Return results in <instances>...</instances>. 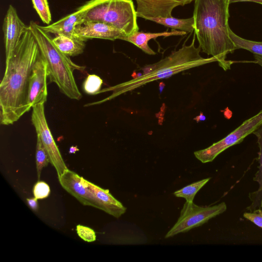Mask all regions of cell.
Returning a JSON list of instances; mask_svg holds the SVG:
<instances>
[{"label": "cell", "instance_id": "5bb4252c", "mask_svg": "<svg viewBox=\"0 0 262 262\" xmlns=\"http://www.w3.org/2000/svg\"><path fill=\"white\" fill-rule=\"evenodd\" d=\"M75 35L85 40L99 38L115 40L121 39L126 35L118 28L107 24L99 21H85L77 26Z\"/></svg>", "mask_w": 262, "mask_h": 262}, {"label": "cell", "instance_id": "4fadbf2b", "mask_svg": "<svg viewBox=\"0 0 262 262\" xmlns=\"http://www.w3.org/2000/svg\"><path fill=\"white\" fill-rule=\"evenodd\" d=\"M96 1H89L78 7L77 10L57 21L41 28L49 33L62 34L70 37H78L75 33L76 28L84 22V17L88 10L96 3Z\"/></svg>", "mask_w": 262, "mask_h": 262}, {"label": "cell", "instance_id": "f546056e", "mask_svg": "<svg viewBox=\"0 0 262 262\" xmlns=\"http://www.w3.org/2000/svg\"><path fill=\"white\" fill-rule=\"evenodd\" d=\"M205 116H204L202 114H201V115L199 116H197L195 119L197 121H199L200 120H204L205 119Z\"/></svg>", "mask_w": 262, "mask_h": 262}, {"label": "cell", "instance_id": "d6986e66", "mask_svg": "<svg viewBox=\"0 0 262 262\" xmlns=\"http://www.w3.org/2000/svg\"><path fill=\"white\" fill-rule=\"evenodd\" d=\"M229 35L236 49H243L262 57V41L244 39L235 34L231 29Z\"/></svg>", "mask_w": 262, "mask_h": 262}, {"label": "cell", "instance_id": "3957f363", "mask_svg": "<svg viewBox=\"0 0 262 262\" xmlns=\"http://www.w3.org/2000/svg\"><path fill=\"white\" fill-rule=\"evenodd\" d=\"M195 37L194 33L190 45L187 46L184 44L178 50L172 51L169 55L159 61L142 68L143 74L129 81L101 90L99 94L110 91L112 92V93L103 100L92 102L90 105L89 104V105L100 104L148 82L170 77L185 70L210 62H217V59L214 57L205 58L200 55L201 48L199 46L195 47L194 46Z\"/></svg>", "mask_w": 262, "mask_h": 262}, {"label": "cell", "instance_id": "30bf717a", "mask_svg": "<svg viewBox=\"0 0 262 262\" xmlns=\"http://www.w3.org/2000/svg\"><path fill=\"white\" fill-rule=\"evenodd\" d=\"M58 179L62 188L82 204L104 211L103 206L85 184L83 177L68 169Z\"/></svg>", "mask_w": 262, "mask_h": 262}, {"label": "cell", "instance_id": "1f68e13d", "mask_svg": "<svg viewBox=\"0 0 262 262\" xmlns=\"http://www.w3.org/2000/svg\"><path fill=\"white\" fill-rule=\"evenodd\" d=\"M91 1H96V0H91Z\"/></svg>", "mask_w": 262, "mask_h": 262}, {"label": "cell", "instance_id": "484cf974", "mask_svg": "<svg viewBox=\"0 0 262 262\" xmlns=\"http://www.w3.org/2000/svg\"><path fill=\"white\" fill-rule=\"evenodd\" d=\"M243 216L245 219L262 228V202L258 209L250 212H246Z\"/></svg>", "mask_w": 262, "mask_h": 262}, {"label": "cell", "instance_id": "e0dca14e", "mask_svg": "<svg viewBox=\"0 0 262 262\" xmlns=\"http://www.w3.org/2000/svg\"><path fill=\"white\" fill-rule=\"evenodd\" d=\"M86 40L80 37H70L58 34L53 38V41L58 49L68 56H75L82 54L85 47Z\"/></svg>", "mask_w": 262, "mask_h": 262}, {"label": "cell", "instance_id": "ac0fdd59", "mask_svg": "<svg viewBox=\"0 0 262 262\" xmlns=\"http://www.w3.org/2000/svg\"><path fill=\"white\" fill-rule=\"evenodd\" d=\"M149 20L171 28L173 30L182 31L186 33L192 32L194 30L193 16L185 19L176 18L172 17L154 18Z\"/></svg>", "mask_w": 262, "mask_h": 262}, {"label": "cell", "instance_id": "ba28073f", "mask_svg": "<svg viewBox=\"0 0 262 262\" xmlns=\"http://www.w3.org/2000/svg\"><path fill=\"white\" fill-rule=\"evenodd\" d=\"M45 103L34 106L31 116L32 123L48 154L49 162L56 170L58 177L67 168L48 126L45 114Z\"/></svg>", "mask_w": 262, "mask_h": 262}, {"label": "cell", "instance_id": "8992f818", "mask_svg": "<svg viewBox=\"0 0 262 262\" xmlns=\"http://www.w3.org/2000/svg\"><path fill=\"white\" fill-rule=\"evenodd\" d=\"M227 209L225 202L207 207L199 206L193 202H186L177 222L166 233V238L200 226Z\"/></svg>", "mask_w": 262, "mask_h": 262}, {"label": "cell", "instance_id": "7a4b0ae2", "mask_svg": "<svg viewBox=\"0 0 262 262\" xmlns=\"http://www.w3.org/2000/svg\"><path fill=\"white\" fill-rule=\"evenodd\" d=\"M229 0H194V34L201 50L216 58L224 70L232 61L226 60L236 48L229 35Z\"/></svg>", "mask_w": 262, "mask_h": 262}, {"label": "cell", "instance_id": "52a82bcc", "mask_svg": "<svg viewBox=\"0 0 262 262\" xmlns=\"http://www.w3.org/2000/svg\"><path fill=\"white\" fill-rule=\"evenodd\" d=\"M262 124V110L243 123L224 138L204 149L196 151V158L203 163L212 161L219 154L229 147L242 142Z\"/></svg>", "mask_w": 262, "mask_h": 262}, {"label": "cell", "instance_id": "f1b7e54d", "mask_svg": "<svg viewBox=\"0 0 262 262\" xmlns=\"http://www.w3.org/2000/svg\"><path fill=\"white\" fill-rule=\"evenodd\" d=\"M254 57L255 59L254 62L259 64L262 68V57L254 54Z\"/></svg>", "mask_w": 262, "mask_h": 262}, {"label": "cell", "instance_id": "603a6c76", "mask_svg": "<svg viewBox=\"0 0 262 262\" xmlns=\"http://www.w3.org/2000/svg\"><path fill=\"white\" fill-rule=\"evenodd\" d=\"M32 2L42 22L49 25L51 21V14L48 0H32Z\"/></svg>", "mask_w": 262, "mask_h": 262}, {"label": "cell", "instance_id": "cb8c5ba5", "mask_svg": "<svg viewBox=\"0 0 262 262\" xmlns=\"http://www.w3.org/2000/svg\"><path fill=\"white\" fill-rule=\"evenodd\" d=\"M33 192L34 198L37 199H42L49 196L50 193V188L46 182L38 181L34 185Z\"/></svg>", "mask_w": 262, "mask_h": 262}, {"label": "cell", "instance_id": "44dd1931", "mask_svg": "<svg viewBox=\"0 0 262 262\" xmlns=\"http://www.w3.org/2000/svg\"><path fill=\"white\" fill-rule=\"evenodd\" d=\"M35 156L37 176L39 181L42 168L47 166L50 162L47 151L43 145L41 139L37 136Z\"/></svg>", "mask_w": 262, "mask_h": 262}, {"label": "cell", "instance_id": "7c38bea8", "mask_svg": "<svg viewBox=\"0 0 262 262\" xmlns=\"http://www.w3.org/2000/svg\"><path fill=\"white\" fill-rule=\"evenodd\" d=\"M28 28V26L19 18L15 8L10 5L4 19L2 28L6 61L10 58L13 51Z\"/></svg>", "mask_w": 262, "mask_h": 262}, {"label": "cell", "instance_id": "6da1fadb", "mask_svg": "<svg viewBox=\"0 0 262 262\" xmlns=\"http://www.w3.org/2000/svg\"><path fill=\"white\" fill-rule=\"evenodd\" d=\"M40 54L37 42L29 26L16 46L0 83V120L3 125L14 123L30 110L27 94L32 68Z\"/></svg>", "mask_w": 262, "mask_h": 262}, {"label": "cell", "instance_id": "4316f807", "mask_svg": "<svg viewBox=\"0 0 262 262\" xmlns=\"http://www.w3.org/2000/svg\"><path fill=\"white\" fill-rule=\"evenodd\" d=\"M27 202L30 207L34 211L38 209L37 199L35 198L27 199Z\"/></svg>", "mask_w": 262, "mask_h": 262}, {"label": "cell", "instance_id": "2e32d148", "mask_svg": "<svg viewBox=\"0 0 262 262\" xmlns=\"http://www.w3.org/2000/svg\"><path fill=\"white\" fill-rule=\"evenodd\" d=\"M186 32L182 31L172 29L170 32L164 31L158 33L143 32L139 31L127 36L123 39L129 42L149 55H155L156 53L148 46V42L151 39H156L159 37H168L170 36L183 35Z\"/></svg>", "mask_w": 262, "mask_h": 262}, {"label": "cell", "instance_id": "9c48e42d", "mask_svg": "<svg viewBox=\"0 0 262 262\" xmlns=\"http://www.w3.org/2000/svg\"><path fill=\"white\" fill-rule=\"evenodd\" d=\"M47 77V64L40 52L29 79L27 104L30 109L36 105L46 102L48 95Z\"/></svg>", "mask_w": 262, "mask_h": 262}, {"label": "cell", "instance_id": "7402d4cb", "mask_svg": "<svg viewBox=\"0 0 262 262\" xmlns=\"http://www.w3.org/2000/svg\"><path fill=\"white\" fill-rule=\"evenodd\" d=\"M102 83V79L99 76L95 74H90L84 81L83 89L84 92L88 94H98L101 90Z\"/></svg>", "mask_w": 262, "mask_h": 262}, {"label": "cell", "instance_id": "4dcf8cb0", "mask_svg": "<svg viewBox=\"0 0 262 262\" xmlns=\"http://www.w3.org/2000/svg\"><path fill=\"white\" fill-rule=\"evenodd\" d=\"M78 150V149H77V148H76L75 147H71L69 152L70 153H74L76 151H77Z\"/></svg>", "mask_w": 262, "mask_h": 262}, {"label": "cell", "instance_id": "5b68a950", "mask_svg": "<svg viewBox=\"0 0 262 262\" xmlns=\"http://www.w3.org/2000/svg\"><path fill=\"white\" fill-rule=\"evenodd\" d=\"M137 15L132 0H96L87 12L85 21H99L113 26L127 36L139 31Z\"/></svg>", "mask_w": 262, "mask_h": 262}, {"label": "cell", "instance_id": "d4e9b609", "mask_svg": "<svg viewBox=\"0 0 262 262\" xmlns=\"http://www.w3.org/2000/svg\"><path fill=\"white\" fill-rule=\"evenodd\" d=\"M76 231L78 235L85 242H93L96 241L95 232L90 228L78 225L76 226Z\"/></svg>", "mask_w": 262, "mask_h": 262}, {"label": "cell", "instance_id": "ffe728a7", "mask_svg": "<svg viewBox=\"0 0 262 262\" xmlns=\"http://www.w3.org/2000/svg\"><path fill=\"white\" fill-rule=\"evenodd\" d=\"M210 180L206 178L194 182L175 191L173 194L178 198H183L187 202H193L196 193Z\"/></svg>", "mask_w": 262, "mask_h": 262}, {"label": "cell", "instance_id": "83f0119b", "mask_svg": "<svg viewBox=\"0 0 262 262\" xmlns=\"http://www.w3.org/2000/svg\"><path fill=\"white\" fill-rule=\"evenodd\" d=\"M239 2H252L262 5V0H229L230 4Z\"/></svg>", "mask_w": 262, "mask_h": 262}, {"label": "cell", "instance_id": "8fae6325", "mask_svg": "<svg viewBox=\"0 0 262 262\" xmlns=\"http://www.w3.org/2000/svg\"><path fill=\"white\" fill-rule=\"evenodd\" d=\"M194 0H136L137 17L147 20L154 18L171 17L172 11Z\"/></svg>", "mask_w": 262, "mask_h": 262}, {"label": "cell", "instance_id": "277c9868", "mask_svg": "<svg viewBox=\"0 0 262 262\" xmlns=\"http://www.w3.org/2000/svg\"><path fill=\"white\" fill-rule=\"evenodd\" d=\"M29 27L38 45L41 55L47 64L48 77L68 98L79 100L82 94L75 81L73 72L82 71L85 67L74 63L55 45L50 33L41 26L31 21Z\"/></svg>", "mask_w": 262, "mask_h": 262}, {"label": "cell", "instance_id": "9a60e30c", "mask_svg": "<svg viewBox=\"0 0 262 262\" xmlns=\"http://www.w3.org/2000/svg\"><path fill=\"white\" fill-rule=\"evenodd\" d=\"M83 181L87 187L103 206L104 212L116 218H119L125 213L126 208L116 199L108 189H103L84 179Z\"/></svg>", "mask_w": 262, "mask_h": 262}]
</instances>
